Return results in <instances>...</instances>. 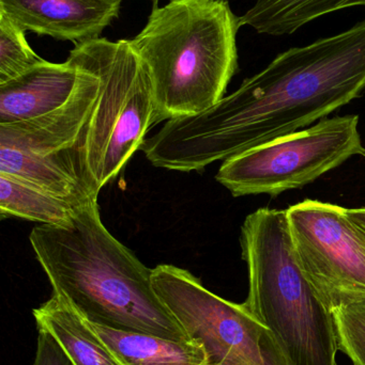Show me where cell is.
<instances>
[{"mask_svg": "<svg viewBox=\"0 0 365 365\" xmlns=\"http://www.w3.org/2000/svg\"><path fill=\"white\" fill-rule=\"evenodd\" d=\"M25 31L6 15L0 14V83L45 61L32 51Z\"/></svg>", "mask_w": 365, "mask_h": 365, "instance_id": "17", "label": "cell"}, {"mask_svg": "<svg viewBox=\"0 0 365 365\" xmlns=\"http://www.w3.org/2000/svg\"><path fill=\"white\" fill-rule=\"evenodd\" d=\"M331 313L339 349L354 365H365V298L336 307Z\"/></svg>", "mask_w": 365, "mask_h": 365, "instance_id": "18", "label": "cell"}, {"mask_svg": "<svg viewBox=\"0 0 365 365\" xmlns=\"http://www.w3.org/2000/svg\"><path fill=\"white\" fill-rule=\"evenodd\" d=\"M248 265L244 306L276 339L289 365H338L331 310L302 270L286 210L259 208L246 217L240 238Z\"/></svg>", "mask_w": 365, "mask_h": 365, "instance_id": "4", "label": "cell"}, {"mask_svg": "<svg viewBox=\"0 0 365 365\" xmlns=\"http://www.w3.org/2000/svg\"><path fill=\"white\" fill-rule=\"evenodd\" d=\"M75 66L79 71V81L70 100L55 111L36 119L0 124V148L39 156L81 150L86 128L98 100L100 79L91 71Z\"/></svg>", "mask_w": 365, "mask_h": 365, "instance_id": "9", "label": "cell"}, {"mask_svg": "<svg viewBox=\"0 0 365 365\" xmlns=\"http://www.w3.org/2000/svg\"><path fill=\"white\" fill-rule=\"evenodd\" d=\"M79 71L66 60H45L19 76L0 83V124L36 119L64 106L76 89Z\"/></svg>", "mask_w": 365, "mask_h": 365, "instance_id": "11", "label": "cell"}, {"mask_svg": "<svg viewBox=\"0 0 365 365\" xmlns=\"http://www.w3.org/2000/svg\"><path fill=\"white\" fill-rule=\"evenodd\" d=\"M122 1V0H121ZM150 1H154V4H158L159 0H150Z\"/></svg>", "mask_w": 365, "mask_h": 365, "instance_id": "22", "label": "cell"}, {"mask_svg": "<svg viewBox=\"0 0 365 365\" xmlns=\"http://www.w3.org/2000/svg\"><path fill=\"white\" fill-rule=\"evenodd\" d=\"M152 284L189 339L204 345L209 365H289L270 330L244 304L219 297L188 270L158 265L152 269Z\"/></svg>", "mask_w": 365, "mask_h": 365, "instance_id": "7", "label": "cell"}, {"mask_svg": "<svg viewBox=\"0 0 365 365\" xmlns=\"http://www.w3.org/2000/svg\"><path fill=\"white\" fill-rule=\"evenodd\" d=\"M121 365H209L199 341H176L90 324Z\"/></svg>", "mask_w": 365, "mask_h": 365, "instance_id": "14", "label": "cell"}, {"mask_svg": "<svg viewBox=\"0 0 365 365\" xmlns=\"http://www.w3.org/2000/svg\"><path fill=\"white\" fill-rule=\"evenodd\" d=\"M121 0H0V14L38 36L75 43L98 38L119 16Z\"/></svg>", "mask_w": 365, "mask_h": 365, "instance_id": "10", "label": "cell"}, {"mask_svg": "<svg viewBox=\"0 0 365 365\" xmlns=\"http://www.w3.org/2000/svg\"><path fill=\"white\" fill-rule=\"evenodd\" d=\"M346 212L351 222L359 230L365 240V207L346 208Z\"/></svg>", "mask_w": 365, "mask_h": 365, "instance_id": "20", "label": "cell"}, {"mask_svg": "<svg viewBox=\"0 0 365 365\" xmlns=\"http://www.w3.org/2000/svg\"><path fill=\"white\" fill-rule=\"evenodd\" d=\"M29 242L54 295L88 323L190 340L156 295L151 268L103 225L96 200L64 225L34 227Z\"/></svg>", "mask_w": 365, "mask_h": 365, "instance_id": "2", "label": "cell"}, {"mask_svg": "<svg viewBox=\"0 0 365 365\" xmlns=\"http://www.w3.org/2000/svg\"><path fill=\"white\" fill-rule=\"evenodd\" d=\"M353 6H365V0H256L239 23L261 34L289 36L319 17Z\"/></svg>", "mask_w": 365, "mask_h": 365, "instance_id": "15", "label": "cell"}, {"mask_svg": "<svg viewBox=\"0 0 365 365\" xmlns=\"http://www.w3.org/2000/svg\"><path fill=\"white\" fill-rule=\"evenodd\" d=\"M298 259L332 310L365 298V240L346 208L306 200L286 210Z\"/></svg>", "mask_w": 365, "mask_h": 365, "instance_id": "8", "label": "cell"}, {"mask_svg": "<svg viewBox=\"0 0 365 365\" xmlns=\"http://www.w3.org/2000/svg\"><path fill=\"white\" fill-rule=\"evenodd\" d=\"M77 208L61 197L0 173L2 218L16 217L42 225H61L72 218Z\"/></svg>", "mask_w": 365, "mask_h": 365, "instance_id": "16", "label": "cell"}, {"mask_svg": "<svg viewBox=\"0 0 365 365\" xmlns=\"http://www.w3.org/2000/svg\"><path fill=\"white\" fill-rule=\"evenodd\" d=\"M214 365H248L246 364H242V362H236V361H223L220 362V364H216Z\"/></svg>", "mask_w": 365, "mask_h": 365, "instance_id": "21", "label": "cell"}, {"mask_svg": "<svg viewBox=\"0 0 365 365\" xmlns=\"http://www.w3.org/2000/svg\"><path fill=\"white\" fill-rule=\"evenodd\" d=\"M34 365H74L69 359L55 339L39 330L38 344H36V358Z\"/></svg>", "mask_w": 365, "mask_h": 365, "instance_id": "19", "label": "cell"}, {"mask_svg": "<svg viewBox=\"0 0 365 365\" xmlns=\"http://www.w3.org/2000/svg\"><path fill=\"white\" fill-rule=\"evenodd\" d=\"M68 61L100 79L98 100L81 145L86 175L100 192L141 149L148 130L156 124L151 81L129 40L98 38L79 43Z\"/></svg>", "mask_w": 365, "mask_h": 365, "instance_id": "5", "label": "cell"}, {"mask_svg": "<svg viewBox=\"0 0 365 365\" xmlns=\"http://www.w3.org/2000/svg\"><path fill=\"white\" fill-rule=\"evenodd\" d=\"M239 17L226 0L154 6L130 41L151 81L154 123L191 117L224 98L238 70Z\"/></svg>", "mask_w": 365, "mask_h": 365, "instance_id": "3", "label": "cell"}, {"mask_svg": "<svg viewBox=\"0 0 365 365\" xmlns=\"http://www.w3.org/2000/svg\"><path fill=\"white\" fill-rule=\"evenodd\" d=\"M365 92V19L293 47L199 115L169 120L143 150L158 168L192 173L298 132Z\"/></svg>", "mask_w": 365, "mask_h": 365, "instance_id": "1", "label": "cell"}, {"mask_svg": "<svg viewBox=\"0 0 365 365\" xmlns=\"http://www.w3.org/2000/svg\"><path fill=\"white\" fill-rule=\"evenodd\" d=\"M359 117L326 119L223 162L216 181L234 197L278 195L301 188L362 154Z\"/></svg>", "mask_w": 365, "mask_h": 365, "instance_id": "6", "label": "cell"}, {"mask_svg": "<svg viewBox=\"0 0 365 365\" xmlns=\"http://www.w3.org/2000/svg\"><path fill=\"white\" fill-rule=\"evenodd\" d=\"M0 173L61 197L76 207L98 200L99 192L88 180L79 149L39 156L0 148Z\"/></svg>", "mask_w": 365, "mask_h": 365, "instance_id": "12", "label": "cell"}, {"mask_svg": "<svg viewBox=\"0 0 365 365\" xmlns=\"http://www.w3.org/2000/svg\"><path fill=\"white\" fill-rule=\"evenodd\" d=\"M38 330L51 334L74 365H121L91 326L54 295L32 311Z\"/></svg>", "mask_w": 365, "mask_h": 365, "instance_id": "13", "label": "cell"}]
</instances>
